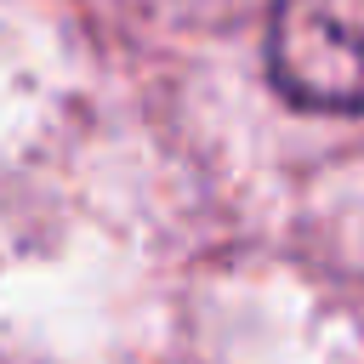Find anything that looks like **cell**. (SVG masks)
<instances>
[{"label":"cell","instance_id":"1","mask_svg":"<svg viewBox=\"0 0 364 364\" xmlns=\"http://www.w3.org/2000/svg\"><path fill=\"white\" fill-rule=\"evenodd\" d=\"M267 68L301 108L364 114V0H279Z\"/></svg>","mask_w":364,"mask_h":364}]
</instances>
